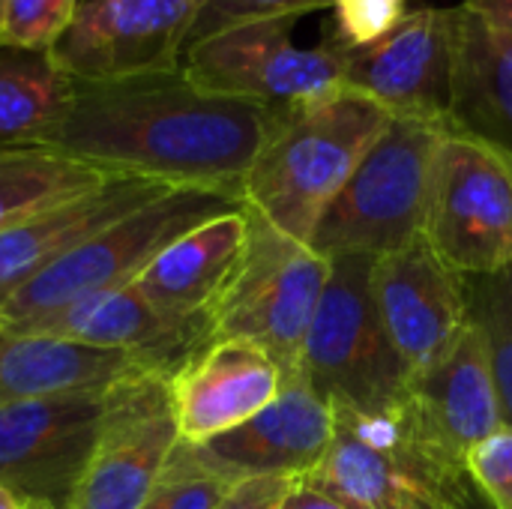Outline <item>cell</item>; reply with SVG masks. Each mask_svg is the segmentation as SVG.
<instances>
[{
	"mask_svg": "<svg viewBox=\"0 0 512 509\" xmlns=\"http://www.w3.org/2000/svg\"><path fill=\"white\" fill-rule=\"evenodd\" d=\"M423 237L462 276L512 267V168L489 147L447 135Z\"/></svg>",
	"mask_w": 512,
	"mask_h": 509,
	"instance_id": "10",
	"label": "cell"
},
{
	"mask_svg": "<svg viewBox=\"0 0 512 509\" xmlns=\"http://www.w3.org/2000/svg\"><path fill=\"white\" fill-rule=\"evenodd\" d=\"M327 6H333V0H207L201 15L195 18V24L189 30L186 48H192L195 42H201V39H207V36H213L219 30L243 24V21L285 18V15L300 18L306 12L327 9Z\"/></svg>",
	"mask_w": 512,
	"mask_h": 509,
	"instance_id": "29",
	"label": "cell"
},
{
	"mask_svg": "<svg viewBox=\"0 0 512 509\" xmlns=\"http://www.w3.org/2000/svg\"><path fill=\"white\" fill-rule=\"evenodd\" d=\"M279 509H348V507H345V504H339L336 498H330V495H324V492H318V489L306 486L303 480H294V483H291V489H288V495L282 498Z\"/></svg>",
	"mask_w": 512,
	"mask_h": 509,
	"instance_id": "32",
	"label": "cell"
},
{
	"mask_svg": "<svg viewBox=\"0 0 512 509\" xmlns=\"http://www.w3.org/2000/svg\"><path fill=\"white\" fill-rule=\"evenodd\" d=\"M168 189L144 177H108L102 186L0 231V303L75 246Z\"/></svg>",
	"mask_w": 512,
	"mask_h": 509,
	"instance_id": "18",
	"label": "cell"
},
{
	"mask_svg": "<svg viewBox=\"0 0 512 509\" xmlns=\"http://www.w3.org/2000/svg\"><path fill=\"white\" fill-rule=\"evenodd\" d=\"M297 18H261L219 30L186 48L180 69L210 93L249 99L273 111L300 108L342 90L345 51L324 39L294 45Z\"/></svg>",
	"mask_w": 512,
	"mask_h": 509,
	"instance_id": "8",
	"label": "cell"
},
{
	"mask_svg": "<svg viewBox=\"0 0 512 509\" xmlns=\"http://www.w3.org/2000/svg\"><path fill=\"white\" fill-rule=\"evenodd\" d=\"M3 12H6V0H0V27H3Z\"/></svg>",
	"mask_w": 512,
	"mask_h": 509,
	"instance_id": "35",
	"label": "cell"
},
{
	"mask_svg": "<svg viewBox=\"0 0 512 509\" xmlns=\"http://www.w3.org/2000/svg\"><path fill=\"white\" fill-rule=\"evenodd\" d=\"M294 480L282 477H249L237 480L216 509H279Z\"/></svg>",
	"mask_w": 512,
	"mask_h": 509,
	"instance_id": "31",
	"label": "cell"
},
{
	"mask_svg": "<svg viewBox=\"0 0 512 509\" xmlns=\"http://www.w3.org/2000/svg\"><path fill=\"white\" fill-rule=\"evenodd\" d=\"M78 6V0H6L0 42L48 51L69 27Z\"/></svg>",
	"mask_w": 512,
	"mask_h": 509,
	"instance_id": "27",
	"label": "cell"
},
{
	"mask_svg": "<svg viewBox=\"0 0 512 509\" xmlns=\"http://www.w3.org/2000/svg\"><path fill=\"white\" fill-rule=\"evenodd\" d=\"M468 279V318L486 351L504 426L512 429V267Z\"/></svg>",
	"mask_w": 512,
	"mask_h": 509,
	"instance_id": "25",
	"label": "cell"
},
{
	"mask_svg": "<svg viewBox=\"0 0 512 509\" xmlns=\"http://www.w3.org/2000/svg\"><path fill=\"white\" fill-rule=\"evenodd\" d=\"M330 441L333 405L297 375L282 384L264 411L195 450L234 483L249 477L303 480L318 468Z\"/></svg>",
	"mask_w": 512,
	"mask_h": 509,
	"instance_id": "16",
	"label": "cell"
},
{
	"mask_svg": "<svg viewBox=\"0 0 512 509\" xmlns=\"http://www.w3.org/2000/svg\"><path fill=\"white\" fill-rule=\"evenodd\" d=\"M243 201L210 189H168L120 222L93 234L0 303V327L24 333L63 309L129 288L150 261L207 219L240 210Z\"/></svg>",
	"mask_w": 512,
	"mask_h": 509,
	"instance_id": "4",
	"label": "cell"
},
{
	"mask_svg": "<svg viewBox=\"0 0 512 509\" xmlns=\"http://www.w3.org/2000/svg\"><path fill=\"white\" fill-rule=\"evenodd\" d=\"M231 486L234 480L210 468L192 444L180 441L141 509H216Z\"/></svg>",
	"mask_w": 512,
	"mask_h": 509,
	"instance_id": "26",
	"label": "cell"
},
{
	"mask_svg": "<svg viewBox=\"0 0 512 509\" xmlns=\"http://www.w3.org/2000/svg\"><path fill=\"white\" fill-rule=\"evenodd\" d=\"M69 102L72 78L48 51L0 42V144H39Z\"/></svg>",
	"mask_w": 512,
	"mask_h": 509,
	"instance_id": "23",
	"label": "cell"
},
{
	"mask_svg": "<svg viewBox=\"0 0 512 509\" xmlns=\"http://www.w3.org/2000/svg\"><path fill=\"white\" fill-rule=\"evenodd\" d=\"M447 129L498 153L512 168V30L459 6Z\"/></svg>",
	"mask_w": 512,
	"mask_h": 509,
	"instance_id": "20",
	"label": "cell"
},
{
	"mask_svg": "<svg viewBox=\"0 0 512 509\" xmlns=\"http://www.w3.org/2000/svg\"><path fill=\"white\" fill-rule=\"evenodd\" d=\"M468 468L495 509H512V429L504 426L468 453Z\"/></svg>",
	"mask_w": 512,
	"mask_h": 509,
	"instance_id": "30",
	"label": "cell"
},
{
	"mask_svg": "<svg viewBox=\"0 0 512 509\" xmlns=\"http://www.w3.org/2000/svg\"><path fill=\"white\" fill-rule=\"evenodd\" d=\"M450 129L390 117L342 192L324 210L309 246L324 255H390L423 237L435 168Z\"/></svg>",
	"mask_w": 512,
	"mask_h": 509,
	"instance_id": "5",
	"label": "cell"
},
{
	"mask_svg": "<svg viewBox=\"0 0 512 509\" xmlns=\"http://www.w3.org/2000/svg\"><path fill=\"white\" fill-rule=\"evenodd\" d=\"M207 0H87L48 48L72 81H117L180 69Z\"/></svg>",
	"mask_w": 512,
	"mask_h": 509,
	"instance_id": "11",
	"label": "cell"
},
{
	"mask_svg": "<svg viewBox=\"0 0 512 509\" xmlns=\"http://www.w3.org/2000/svg\"><path fill=\"white\" fill-rule=\"evenodd\" d=\"M24 509H51V507H45V504H24Z\"/></svg>",
	"mask_w": 512,
	"mask_h": 509,
	"instance_id": "36",
	"label": "cell"
},
{
	"mask_svg": "<svg viewBox=\"0 0 512 509\" xmlns=\"http://www.w3.org/2000/svg\"><path fill=\"white\" fill-rule=\"evenodd\" d=\"M105 390H66L0 408V486L21 504L66 509L90 462Z\"/></svg>",
	"mask_w": 512,
	"mask_h": 509,
	"instance_id": "12",
	"label": "cell"
},
{
	"mask_svg": "<svg viewBox=\"0 0 512 509\" xmlns=\"http://www.w3.org/2000/svg\"><path fill=\"white\" fill-rule=\"evenodd\" d=\"M387 123L390 114L381 105L345 87L327 99L276 111L243 180V207L309 246L324 210Z\"/></svg>",
	"mask_w": 512,
	"mask_h": 509,
	"instance_id": "3",
	"label": "cell"
},
{
	"mask_svg": "<svg viewBox=\"0 0 512 509\" xmlns=\"http://www.w3.org/2000/svg\"><path fill=\"white\" fill-rule=\"evenodd\" d=\"M246 252V210H231L177 237L132 282L135 291L177 321H213Z\"/></svg>",
	"mask_w": 512,
	"mask_h": 509,
	"instance_id": "19",
	"label": "cell"
},
{
	"mask_svg": "<svg viewBox=\"0 0 512 509\" xmlns=\"http://www.w3.org/2000/svg\"><path fill=\"white\" fill-rule=\"evenodd\" d=\"M0 509H24V504H21L12 492H6V489L0 486Z\"/></svg>",
	"mask_w": 512,
	"mask_h": 509,
	"instance_id": "34",
	"label": "cell"
},
{
	"mask_svg": "<svg viewBox=\"0 0 512 509\" xmlns=\"http://www.w3.org/2000/svg\"><path fill=\"white\" fill-rule=\"evenodd\" d=\"M330 42L342 51L366 48L384 39L408 15V0H333Z\"/></svg>",
	"mask_w": 512,
	"mask_h": 509,
	"instance_id": "28",
	"label": "cell"
},
{
	"mask_svg": "<svg viewBox=\"0 0 512 509\" xmlns=\"http://www.w3.org/2000/svg\"><path fill=\"white\" fill-rule=\"evenodd\" d=\"M459 6H423L402 18L384 39L345 51L342 87L354 90L390 117L447 126L456 69Z\"/></svg>",
	"mask_w": 512,
	"mask_h": 509,
	"instance_id": "13",
	"label": "cell"
},
{
	"mask_svg": "<svg viewBox=\"0 0 512 509\" xmlns=\"http://www.w3.org/2000/svg\"><path fill=\"white\" fill-rule=\"evenodd\" d=\"M285 375L258 345L216 339L174 381L180 441L198 447L264 411L282 390Z\"/></svg>",
	"mask_w": 512,
	"mask_h": 509,
	"instance_id": "17",
	"label": "cell"
},
{
	"mask_svg": "<svg viewBox=\"0 0 512 509\" xmlns=\"http://www.w3.org/2000/svg\"><path fill=\"white\" fill-rule=\"evenodd\" d=\"M180 444L171 381L135 369L102 393L99 435L66 509H141Z\"/></svg>",
	"mask_w": 512,
	"mask_h": 509,
	"instance_id": "9",
	"label": "cell"
},
{
	"mask_svg": "<svg viewBox=\"0 0 512 509\" xmlns=\"http://www.w3.org/2000/svg\"><path fill=\"white\" fill-rule=\"evenodd\" d=\"M465 6L480 12L492 24H498L504 30H512V0H465Z\"/></svg>",
	"mask_w": 512,
	"mask_h": 509,
	"instance_id": "33",
	"label": "cell"
},
{
	"mask_svg": "<svg viewBox=\"0 0 512 509\" xmlns=\"http://www.w3.org/2000/svg\"><path fill=\"white\" fill-rule=\"evenodd\" d=\"M84 348L132 357L144 372L174 381L201 351L216 342L213 321H177L150 306L135 285L81 300L60 315L24 330Z\"/></svg>",
	"mask_w": 512,
	"mask_h": 509,
	"instance_id": "15",
	"label": "cell"
},
{
	"mask_svg": "<svg viewBox=\"0 0 512 509\" xmlns=\"http://www.w3.org/2000/svg\"><path fill=\"white\" fill-rule=\"evenodd\" d=\"M303 483L348 509H495L468 459L423 423L408 396L384 411L333 405V441Z\"/></svg>",
	"mask_w": 512,
	"mask_h": 509,
	"instance_id": "2",
	"label": "cell"
},
{
	"mask_svg": "<svg viewBox=\"0 0 512 509\" xmlns=\"http://www.w3.org/2000/svg\"><path fill=\"white\" fill-rule=\"evenodd\" d=\"M276 120L249 99L210 93L183 69L72 81V102L39 141L114 177L210 189L237 201Z\"/></svg>",
	"mask_w": 512,
	"mask_h": 509,
	"instance_id": "1",
	"label": "cell"
},
{
	"mask_svg": "<svg viewBox=\"0 0 512 509\" xmlns=\"http://www.w3.org/2000/svg\"><path fill=\"white\" fill-rule=\"evenodd\" d=\"M372 294L384 333L411 378L435 366L471 327L468 279L426 237L375 258Z\"/></svg>",
	"mask_w": 512,
	"mask_h": 509,
	"instance_id": "14",
	"label": "cell"
},
{
	"mask_svg": "<svg viewBox=\"0 0 512 509\" xmlns=\"http://www.w3.org/2000/svg\"><path fill=\"white\" fill-rule=\"evenodd\" d=\"M135 369L141 366L117 351L0 327V408L66 390H105Z\"/></svg>",
	"mask_w": 512,
	"mask_h": 509,
	"instance_id": "22",
	"label": "cell"
},
{
	"mask_svg": "<svg viewBox=\"0 0 512 509\" xmlns=\"http://www.w3.org/2000/svg\"><path fill=\"white\" fill-rule=\"evenodd\" d=\"M408 399L423 423L465 459L477 444L504 429L498 390L474 327L435 366L411 378Z\"/></svg>",
	"mask_w": 512,
	"mask_h": 509,
	"instance_id": "21",
	"label": "cell"
},
{
	"mask_svg": "<svg viewBox=\"0 0 512 509\" xmlns=\"http://www.w3.org/2000/svg\"><path fill=\"white\" fill-rule=\"evenodd\" d=\"M372 264L369 255L330 258V276L300 357V378L330 405L354 411H384L402 402L411 387L375 306Z\"/></svg>",
	"mask_w": 512,
	"mask_h": 509,
	"instance_id": "6",
	"label": "cell"
},
{
	"mask_svg": "<svg viewBox=\"0 0 512 509\" xmlns=\"http://www.w3.org/2000/svg\"><path fill=\"white\" fill-rule=\"evenodd\" d=\"M246 210V252L216 309V339L258 345L279 372L300 375V357L321 303L330 258Z\"/></svg>",
	"mask_w": 512,
	"mask_h": 509,
	"instance_id": "7",
	"label": "cell"
},
{
	"mask_svg": "<svg viewBox=\"0 0 512 509\" xmlns=\"http://www.w3.org/2000/svg\"><path fill=\"white\" fill-rule=\"evenodd\" d=\"M108 177L114 174L42 144H0V231L78 198Z\"/></svg>",
	"mask_w": 512,
	"mask_h": 509,
	"instance_id": "24",
	"label": "cell"
}]
</instances>
